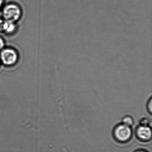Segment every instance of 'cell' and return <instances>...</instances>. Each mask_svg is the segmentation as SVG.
Here are the masks:
<instances>
[{"instance_id": "cell-12", "label": "cell", "mask_w": 152, "mask_h": 152, "mask_svg": "<svg viewBox=\"0 0 152 152\" xmlns=\"http://www.w3.org/2000/svg\"><path fill=\"white\" fill-rule=\"evenodd\" d=\"M135 152H147L146 151H144V150H138V151H136Z\"/></svg>"}, {"instance_id": "cell-11", "label": "cell", "mask_w": 152, "mask_h": 152, "mask_svg": "<svg viewBox=\"0 0 152 152\" xmlns=\"http://www.w3.org/2000/svg\"><path fill=\"white\" fill-rule=\"evenodd\" d=\"M5 0H0V11L5 4Z\"/></svg>"}, {"instance_id": "cell-1", "label": "cell", "mask_w": 152, "mask_h": 152, "mask_svg": "<svg viewBox=\"0 0 152 152\" xmlns=\"http://www.w3.org/2000/svg\"><path fill=\"white\" fill-rule=\"evenodd\" d=\"M1 18L5 21L18 23L22 19L23 10L19 4L10 2L4 4L1 10Z\"/></svg>"}, {"instance_id": "cell-4", "label": "cell", "mask_w": 152, "mask_h": 152, "mask_svg": "<svg viewBox=\"0 0 152 152\" xmlns=\"http://www.w3.org/2000/svg\"><path fill=\"white\" fill-rule=\"evenodd\" d=\"M136 133L138 138L143 141H149L152 138V130L149 126L140 125L136 129Z\"/></svg>"}, {"instance_id": "cell-7", "label": "cell", "mask_w": 152, "mask_h": 152, "mask_svg": "<svg viewBox=\"0 0 152 152\" xmlns=\"http://www.w3.org/2000/svg\"><path fill=\"white\" fill-rule=\"evenodd\" d=\"M7 46L6 41L3 37L0 35V51Z\"/></svg>"}, {"instance_id": "cell-3", "label": "cell", "mask_w": 152, "mask_h": 152, "mask_svg": "<svg viewBox=\"0 0 152 152\" xmlns=\"http://www.w3.org/2000/svg\"><path fill=\"white\" fill-rule=\"evenodd\" d=\"M132 130L129 126L121 124L117 125L114 130L113 134L115 139L120 142L129 141L132 136Z\"/></svg>"}, {"instance_id": "cell-9", "label": "cell", "mask_w": 152, "mask_h": 152, "mask_svg": "<svg viewBox=\"0 0 152 152\" xmlns=\"http://www.w3.org/2000/svg\"><path fill=\"white\" fill-rule=\"evenodd\" d=\"M149 121L148 118H144L141 119L140 121V125L149 126Z\"/></svg>"}, {"instance_id": "cell-2", "label": "cell", "mask_w": 152, "mask_h": 152, "mask_svg": "<svg viewBox=\"0 0 152 152\" xmlns=\"http://www.w3.org/2000/svg\"><path fill=\"white\" fill-rule=\"evenodd\" d=\"M20 60V54L14 47L6 46L0 51V62L1 65L7 68L15 66Z\"/></svg>"}, {"instance_id": "cell-13", "label": "cell", "mask_w": 152, "mask_h": 152, "mask_svg": "<svg viewBox=\"0 0 152 152\" xmlns=\"http://www.w3.org/2000/svg\"><path fill=\"white\" fill-rule=\"evenodd\" d=\"M1 62H0V67H1Z\"/></svg>"}, {"instance_id": "cell-10", "label": "cell", "mask_w": 152, "mask_h": 152, "mask_svg": "<svg viewBox=\"0 0 152 152\" xmlns=\"http://www.w3.org/2000/svg\"><path fill=\"white\" fill-rule=\"evenodd\" d=\"M152 100L150 99V102H148V111H149L150 113H152Z\"/></svg>"}, {"instance_id": "cell-8", "label": "cell", "mask_w": 152, "mask_h": 152, "mask_svg": "<svg viewBox=\"0 0 152 152\" xmlns=\"http://www.w3.org/2000/svg\"><path fill=\"white\" fill-rule=\"evenodd\" d=\"M5 23L6 21L1 18H0V33H3Z\"/></svg>"}, {"instance_id": "cell-5", "label": "cell", "mask_w": 152, "mask_h": 152, "mask_svg": "<svg viewBox=\"0 0 152 152\" xmlns=\"http://www.w3.org/2000/svg\"><path fill=\"white\" fill-rule=\"evenodd\" d=\"M18 29V26L17 23H10L6 21L3 33L8 36H11L14 35L16 33Z\"/></svg>"}, {"instance_id": "cell-6", "label": "cell", "mask_w": 152, "mask_h": 152, "mask_svg": "<svg viewBox=\"0 0 152 152\" xmlns=\"http://www.w3.org/2000/svg\"><path fill=\"white\" fill-rule=\"evenodd\" d=\"M122 121V124L129 127H131L134 124V120L133 118L129 115L124 117Z\"/></svg>"}]
</instances>
